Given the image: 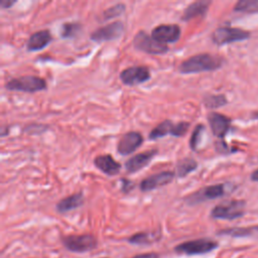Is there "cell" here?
I'll list each match as a JSON object with an SVG mask.
<instances>
[{"mask_svg":"<svg viewBox=\"0 0 258 258\" xmlns=\"http://www.w3.org/2000/svg\"><path fill=\"white\" fill-rule=\"evenodd\" d=\"M225 58L209 52L198 53L189 56L179 63L177 70L180 74H198L203 72H214L220 70L224 63Z\"/></svg>","mask_w":258,"mask_h":258,"instance_id":"cell-1","label":"cell"},{"mask_svg":"<svg viewBox=\"0 0 258 258\" xmlns=\"http://www.w3.org/2000/svg\"><path fill=\"white\" fill-rule=\"evenodd\" d=\"M235 186L230 182L216 183L207 185L199 188L198 190L189 194L184 198V203L188 206H196L198 204L204 203L206 201L216 200L226 196L228 192L232 191Z\"/></svg>","mask_w":258,"mask_h":258,"instance_id":"cell-2","label":"cell"},{"mask_svg":"<svg viewBox=\"0 0 258 258\" xmlns=\"http://www.w3.org/2000/svg\"><path fill=\"white\" fill-rule=\"evenodd\" d=\"M4 88L7 91L24 92V93H36L45 91L47 88L46 81L38 76L27 75L10 79L4 84Z\"/></svg>","mask_w":258,"mask_h":258,"instance_id":"cell-3","label":"cell"},{"mask_svg":"<svg viewBox=\"0 0 258 258\" xmlns=\"http://www.w3.org/2000/svg\"><path fill=\"white\" fill-rule=\"evenodd\" d=\"M251 37V32L240 27L232 26H219L217 27L211 35L212 41L218 45H226L238 41H244Z\"/></svg>","mask_w":258,"mask_h":258,"instance_id":"cell-4","label":"cell"},{"mask_svg":"<svg viewBox=\"0 0 258 258\" xmlns=\"http://www.w3.org/2000/svg\"><path fill=\"white\" fill-rule=\"evenodd\" d=\"M246 202L243 200H231L215 206L211 211V217L219 220H235L245 215Z\"/></svg>","mask_w":258,"mask_h":258,"instance_id":"cell-5","label":"cell"},{"mask_svg":"<svg viewBox=\"0 0 258 258\" xmlns=\"http://www.w3.org/2000/svg\"><path fill=\"white\" fill-rule=\"evenodd\" d=\"M132 44L135 49L152 55L164 54L169 50L168 45L158 42L151 36V34H148L145 30H139L134 35Z\"/></svg>","mask_w":258,"mask_h":258,"instance_id":"cell-6","label":"cell"},{"mask_svg":"<svg viewBox=\"0 0 258 258\" xmlns=\"http://www.w3.org/2000/svg\"><path fill=\"white\" fill-rule=\"evenodd\" d=\"M218 247V243L209 238L190 240L175 246L174 251L186 255H199L209 253Z\"/></svg>","mask_w":258,"mask_h":258,"instance_id":"cell-7","label":"cell"},{"mask_svg":"<svg viewBox=\"0 0 258 258\" xmlns=\"http://www.w3.org/2000/svg\"><path fill=\"white\" fill-rule=\"evenodd\" d=\"M63 246L72 252L83 253L91 251L97 247V239L91 234L69 235L61 239Z\"/></svg>","mask_w":258,"mask_h":258,"instance_id":"cell-8","label":"cell"},{"mask_svg":"<svg viewBox=\"0 0 258 258\" xmlns=\"http://www.w3.org/2000/svg\"><path fill=\"white\" fill-rule=\"evenodd\" d=\"M124 23L122 21H113L95 29L90 34V39L95 42L112 41L120 38L124 32Z\"/></svg>","mask_w":258,"mask_h":258,"instance_id":"cell-9","label":"cell"},{"mask_svg":"<svg viewBox=\"0 0 258 258\" xmlns=\"http://www.w3.org/2000/svg\"><path fill=\"white\" fill-rule=\"evenodd\" d=\"M119 78L123 85L132 87L149 81L151 74L146 66H132L122 70Z\"/></svg>","mask_w":258,"mask_h":258,"instance_id":"cell-10","label":"cell"},{"mask_svg":"<svg viewBox=\"0 0 258 258\" xmlns=\"http://www.w3.org/2000/svg\"><path fill=\"white\" fill-rule=\"evenodd\" d=\"M181 35L180 26L176 23H163L155 26L151 30V36L160 43H174Z\"/></svg>","mask_w":258,"mask_h":258,"instance_id":"cell-11","label":"cell"},{"mask_svg":"<svg viewBox=\"0 0 258 258\" xmlns=\"http://www.w3.org/2000/svg\"><path fill=\"white\" fill-rule=\"evenodd\" d=\"M174 177H176L175 172L171 170H164L153 173L148 175L147 177L143 178L139 183V189L142 192H148L153 189L159 188L170 183Z\"/></svg>","mask_w":258,"mask_h":258,"instance_id":"cell-12","label":"cell"},{"mask_svg":"<svg viewBox=\"0 0 258 258\" xmlns=\"http://www.w3.org/2000/svg\"><path fill=\"white\" fill-rule=\"evenodd\" d=\"M207 120L213 135L221 140H224V138L230 132V129H231V125H232L231 118H229L228 116L222 113L210 112L207 115Z\"/></svg>","mask_w":258,"mask_h":258,"instance_id":"cell-13","label":"cell"},{"mask_svg":"<svg viewBox=\"0 0 258 258\" xmlns=\"http://www.w3.org/2000/svg\"><path fill=\"white\" fill-rule=\"evenodd\" d=\"M143 141L144 138L140 132L128 131L119 138L116 147L117 152L122 156L129 155L133 153L135 150H137L141 146Z\"/></svg>","mask_w":258,"mask_h":258,"instance_id":"cell-14","label":"cell"},{"mask_svg":"<svg viewBox=\"0 0 258 258\" xmlns=\"http://www.w3.org/2000/svg\"><path fill=\"white\" fill-rule=\"evenodd\" d=\"M157 153H158V149L152 148L131 156L128 160H126L124 164L126 172L135 173L137 171H140L143 167L147 166L151 162V160L156 156Z\"/></svg>","mask_w":258,"mask_h":258,"instance_id":"cell-15","label":"cell"},{"mask_svg":"<svg viewBox=\"0 0 258 258\" xmlns=\"http://www.w3.org/2000/svg\"><path fill=\"white\" fill-rule=\"evenodd\" d=\"M94 165L108 176H115L121 170V164L111 154L97 155L94 158Z\"/></svg>","mask_w":258,"mask_h":258,"instance_id":"cell-16","label":"cell"},{"mask_svg":"<svg viewBox=\"0 0 258 258\" xmlns=\"http://www.w3.org/2000/svg\"><path fill=\"white\" fill-rule=\"evenodd\" d=\"M52 41V35L48 29H42L35 31L28 37L25 48L29 52H34L43 49Z\"/></svg>","mask_w":258,"mask_h":258,"instance_id":"cell-17","label":"cell"},{"mask_svg":"<svg viewBox=\"0 0 258 258\" xmlns=\"http://www.w3.org/2000/svg\"><path fill=\"white\" fill-rule=\"evenodd\" d=\"M210 5H211V1H208V0H199V1L191 2L184 8L180 17L181 21L185 22V21L195 19L197 17H204L207 14Z\"/></svg>","mask_w":258,"mask_h":258,"instance_id":"cell-18","label":"cell"},{"mask_svg":"<svg viewBox=\"0 0 258 258\" xmlns=\"http://www.w3.org/2000/svg\"><path fill=\"white\" fill-rule=\"evenodd\" d=\"M85 197L82 191L72 194L61 200H59L55 205V211L59 214H66L73 210H76L84 205Z\"/></svg>","mask_w":258,"mask_h":258,"instance_id":"cell-19","label":"cell"},{"mask_svg":"<svg viewBox=\"0 0 258 258\" xmlns=\"http://www.w3.org/2000/svg\"><path fill=\"white\" fill-rule=\"evenodd\" d=\"M199 164L196 159L192 157H183L177 160L175 165V175L178 178H183L186 175H188L190 172L195 171L198 168Z\"/></svg>","mask_w":258,"mask_h":258,"instance_id":"cell-20","label":"cell"},{"mask_svg":"<svg viewBox=\"0 0 258 258\" xmlns=\"http://www.w3.org/2000/svg\"><path fill=\"white\" fill-rule=\"evenodd\" d=\"M174 123L171 120H163L159 124H157L155 127L151 129V131L148 134V139L149 140H156L159 138H162L166 135H171L172 128H173Z\"/></svg>","mask_w":258,"mask_h":258,"instance_id":"cell-21","label":"cell"},{"mask_svg":"<svg viewBox=\"0 0 258 258\" xmlns=\"http://www.w3.org/2000/svg\"><path fill=\"white\" fill-rule=\"evenodd\" d=\"M160 238L159 232H139L128 238V242L134 245H147Z\"/></svg>","mask_w":258,"mask_h":258,"instance_id":"cell-22","label":"cell"},{"mask_svg":"<svg viewBox=\"0 0 258 258\" xmlns=\"http://www.w3.org/2000/svg\"><path fill=\"white\" fill-rule=\"evenodd\" d=\"M82 23L77 21L64 22L59 28V35L63 39H72L77 37L82 30Z\"/></svg>","mask_w":258,"mask_h":258,"instance_id":"cell-23","label":"cell"},{"mask_svg":"<svg viewBox=\"0 0 258 258\" xmlns=\"http://www.w3.org/2000/svg\"><path fill=\"white\" fill-rule=\"evenodd\" d=\"M203 104L208 109H218L228 104V99L223 94H210L203 98Z\"/></svg>","mask_w":258,"mask_h":258,"instance_id":"cell-24","label":"cell"},{"mask_svg":"<svg viewBox=\"0 0 258 258\" xmlns=\"http://www.w3.org/2000/svg\"><path fill=\"white\" fill-rule=\"evenodd\" d=\"M258 232V227H248V228H230L224 229L218 232L219 235H227L231 237H247L252 236Z\"/></svg>","mask_w":258,"mask_h":258,"instance_id":"cell-25","label":"cell"},{"mask_svg":"<svg viewBox=\"0 0 258 258\" xmlns=\"http://www.w3.org/2000/svg\"><path fill=\"white\" fill-rule=\"evenodd\" d=\"M233 10L240 13H258V0H240L235 4Z\"/></svg>","mask_w":258,"mask_h":258,"instance_id":"cell-26","label":"cell"},{"mask_svg":"<svg viewBox=\"0 0 258 258\" xmlns=\"http://www.w3.org/2000/svg\"><path fill=\"white\" fill-rule=\"evenodd\" d=\"M205 125L204 124H198L194 128L190 138H189V148L191 151H198V148L201 144V141L203 140V135L205 133Z\"/></svg>","mask_w":258,"mask_h":258,"instance_id":"cell-27","label":"cell"},{"mask_svg":"<svg viewBox=\"0 0 258 258\" xmlns=\"http://www.w3.org/2000/svg\"><path fill=\"white\" fill-rule=\"evenodd\" d=\"M126 10V5L124 3H117L108 9H106L103 12V19L104 20H110L115 17L121 16Z\"/></svg>","mask_w":258,"mask_h":258,"instance_id":"cell-28","label":"cell"},{"mask_svg":"<svg viewBox=\"0 0 258 258\" xmlns=\"http://www.w3.org/2000/svg\"><path fill=\"white\" fill-rule=\"evenodd\" d=\"M48 126L45 124H39V123H29L27 124L23 131L29 135H39L43 132L47 131Z\"/></svg>","mask_w":258,"mask_h":258,"instance_id":"cell-29","label":"cell"},{"mask_svg":"<svg viewBox=\"0 0 258 258\" xmlns=\"http://www.w3.org/2000/svg\"><path fill=\"white\" fill-rule=\"evenodd\" d=\"M189 127H190V123L187 121H180V122L174 123L172 132H171V136L182 137L187 133Z\"/></svg>","mask_w":258,"mask_h":258,"instance_id":"cell-30","label":"cell"},{"mask_svg":"<svg viewBox=\"0 0 258 258\" xmlns=\"http://www.w3.org/2000/svg\"><path fill=\"white\" fill-rule=\"evenodd\" d=\"M120 183H121L120 190H121L122 194H125V195L131 192L136 186L135 182L132 181L131 179L127 178V177H121L120 178Z\"/></svg>","mask_w":258,"mask_h":258,"instance_id":"cell-31","label":"cell"},{"mask_svg":"<svg viewBox=\"0 0 258 258\" xmlns=\"http://www.w3.org/2000/svg\"><path fill=\"white\" fill-rule=\"evenodd\" d=\"M216 150L221 154H231V152L236 151V148L230 147L224 140H221L216 143Z\"/></svg>","mask_w":258,"mask_h":258,"instance_id":"cell-32","label":"cell"},{"mask_svg":"<svg viewBox=\"0 0 258 258\" xmlns=\"http://www.w3.org/2000/svg\"><path fill=\"white\" fill-rule=\"evenodd\" d=\"M16 3V0H1L0 7L1 9H9Z\"/></svg>","mask_w":258,"mask_h":258,"instance_id":"cell-33","label":"cell"},{"mask_svg":"<svg viewBox=\"0 0 258 258\" xmlns=\"http://www.w3.org/2000/svg\"><path fill=\"white\" fill-rule=\"evenodd\" d=\"M132 258H158V255L155 253H144V254L136 255Z\"/></svg>","mask_w":258,"mask_h":258,"instance_id":"cell-34","label":"cell"},{"mask_svg":"<svg viewBox=\"0 0 258 258\" xmlns=\"http://www.w3.org/2000/svg\"><path fill=\"white\" fill-rule=\"evenodd\" d=\"M250 179L252 181H255V182H258V168L256 170H254L251 175H250Z\"/></svg>","mask_w":258,"mask_h":258,"instance_id":"cell-35","label":"cell"},{"mask_svg":"<svg viewBox=\"0 0 258 258\" xmlns=\"http://www.w3.org/2000/svg\"><path fill=\"white\" fill-rule=\"evenodd\" d=\"M8 133H9V127H8V126H7V127L2 126V128H1V136L4 137V136H6Z\"/></svg>","mask_w":258,"mask_h":258,"instance_id":"cell-36","label":"cell"}]
</instances>
